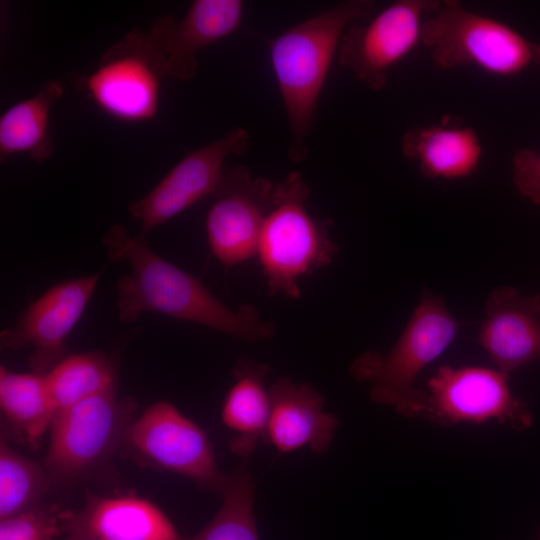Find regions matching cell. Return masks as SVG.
<instances>
[{"label":"cell","instance_id":"obj_1","mask_svg":"<svg viewBox=\"0 0 540 540\" xmlns=\"http://www.w3.org/2000/svg\"><path fill=\"white\" fill-rule=\"evenodd\" d=\"M103 244L110 260L126 261L131 267V274L122 277L116 286L118 317L122 322H134L143 312H156L245 341L274 336V324L262 319L255 307H227L197 277L160 257L145 238L131 237L121 225L109 229Z\"/></svg>","mask_w":540,"mask_h":540},{"label":"cell","instance_id":"obj_2","mask_svg":"<svg viewBox=\"0 0 540 540\" xmlns=\"http://www.w3.org/2000/svg\"><path fill=\"white\" fill-rule=\"evenodd\" d=\"M372 0H347L279 34L269 44L272 69L288 116V157L300 163L318 101L345 31L373 15Z\"/></svg>","mask_w":540,"mask_h":540},{"label":"cell","instance_id":"obj_3","mask_svg":"<svg viewBox=\"0 0 540 540\" xmlns=\"http://www.w3.org/2000/svg\"><path fill=\"white\" fill-rule=\"evenodd\" d=\"M460 327L442 297L424 288L390 351L385 355L371 350L362 353L350 365V374L369 385L373 402L393 406L402 416L417 417L422 390L414 388V383L453 342Z\"/></svg>","mask_w":540,"mask_h":540},{"label":"cell","instance_id":"obj_4","mask_svg":"<svg viewBox=\"0 0 540 540\" xmlns=\"http://www.w3.org/2000/svg\"><path fill=\"white\" fill-rule=\"evenodd\" d=\"M309 195L298 171L275 183L256 253L270 296L298 299L300 279L330 264L338 252L325 223L307 210Z\"/></svg>","mask_w":540,"mask_h":540},{"label":"cell","instance_id":"obj_5","mask_svg":"<svg viewBox=\"0 0 540 540\" xmlns=\"http://www.w3.org/2000/svg\"><path fill=\"white\" fill-rule=\"evenodd\" d=\"M422 43L433 65L441 70L471 65L494 76L513 77L534 62L532 41L457 0L441 1L425 19Z\"/></svg>","mask_w":540,"mask_h":540},{"label":"cell","instance_id":"obj_6","mask_svg":"<svg viewBox=\"0 0 540 540\" xmlns=\"http://www.w3.org/2000/svg\"><path fill=\"white\" fill-rule=\"evenodd\" d=\"M166 76L146 31L134 28L104 52L91 73L78 77L77 84L109 117L144 123L157 117Z\"/></svg>","mask_w":540,"mask_h":540},{"label":"cell","instance_id":"obj_7","mask_svg":"<svg viewBox=\"0 0 540 540\" xmlns=\"http://www.w3.org/2000/svg\"><path fill=\"white\" fill-rule=\"evenodd\" d=\"M133 410L114 387L57 413L43 466L50 481L78 478L104 462L125 442Z\"/></svg>","mask_w":540,"mask_h":540},{"label":"cell","instance_id":"obj_8","mask_svg":"<svg viewBox=\"0 0 540 540\" xmlns=\"http://www.w3.org/2000/svg\"><path fill=\"white\" fill-rule=\"evenodd\" d=\"M509 377L497 368L441 366L422 391L419 416L445 426L495 420L525 430L534 422L533 413L512 393Z\"/></svg>","mask_w":540,"mask_h":540},{"label":"cell","instance_id":"obj_9","mask_svg":"<svg viewBox=\"0 0 540 540\" xmlns=\"http://www.w3.org/2000/svg\"><path fill=\"white\" fill-rule=\"evenodd\" d=\"M440 2L397 0L351 25L339 45V64L370 89L382 90L390 71L422 42L424 21Z\"/></svg>","mask_w":540,"mask_h":540},{"label":"cell","instance_id":"obj_10","mask_svg":"<svg viewBox=\"0 0 540 540\" xmlns=\"http://www.w3.org/2000/svg\"><path fill=\"white\" fill-rule=\"evenodd\" d=\"M125 442L147 461L200 486L221 494L227 484L205 431L168 402H157L134 419Z\"/></svg>","mask_w":540,"mask_h":540},{"label":"cell","instance_id":"obj_11","mask_svg":"<svg viewBox=\"0 0 540 540\" xmlns=\"http://www.w3.org/2000/svg\"><path fill=\"white\" fill-rule=\"evenodd\" d=\"M250 135L233 128L209 144L188 152L144 197L133 202L129 214L141 224V238L206 196L213 195L224 173V162L231 154L243 153Z\"/></svg>","mask_w":540,"mask_h":540},{"label":"cell","instance_id":"obj_12","mask_svg":"<svg viewBox=\"0 0 540 540\" xmlns=\"http://www.w3.org/2000/svg\"><path fill=\"white\" fill-rule=\"evenodd\" d=\"M274 186L242 166L225 170L205 224L211 252L221 264L236 266L256 256Z\"/></svg>","mask_w":540,"mask_h":540},{"label":"cell","instance_id":"obj_13","mask_svg":"<svg viewBox=\"0 0 540 540\" xmlns=\"http://www.w3.org/2000/svg\"><path fill=\"white\" fill-rule=\"evenodd\" d=\"M98 280L96 274L67 280L48 289L29 304L12 327L1 332V349L31 346L34 349L31 368L45 375L67 356L65 340L84 313Z\"/></svg>","mask_w":540,"mask_h":540},{"label":"cell","instance_id":"obj_14","mask_svg":"<svg viewBox=\"0 0 540 540\" xmlns=\"http://www.w3.org/2000/svg\"><path fill=\"white\" fill-rule=\"evenodd\" d=\"M243 13L240 0H194L180 21L159 17L146 33L166 75L189 80L197 70V53L234 33Z\"/></svg>","mask_w":540,"mask_h":540},{"label":"cell","instance_id":"obj_15","mask_svg":"<svg viewBox=\"0 0 540 540\" xmlns=\"http://www.w3.org/2000/svg\"><path fill=\"white\" fill-rule=\"evenodd\" d=\"M478 343L496 368L509 375L540 360V294L526 296L511 286L493 290L486 301Z\"/></svg>","mask_w":540,"mask_h":540},{"label":"cell","instance_id":"obj_16","mask_svg":"<svg viewBox=\"0 0 540 540\" xmlns=\"http://www.w3.org/2000/svg\"><path fill=\"white\" fill-rule=\"evenodd\" d=\"M64 540H180L175 526L152 502L136 496L88 495L84 508L60 513Z\"/></svg>","mask_w":540,"mask_h":540},{"label":"cell","instance_id":"obj_17","mask_svg":"<svg viewBox=\"0 0 540 540\" xmlns=\"http://www.w3.org/2000/svg\"><path fill=\"white\" fill-rule=\"evenodd\" d=\"M270 416L266 441L280 453L309 446L316 454L329 448L338 420L324 412V397L310 384L281 377L269 387Z\"/></svg>","mask_w":540,"mask_h":540},{"label":"cell","instance_id":"obj_18","mask_svg":"<svg viewBox=\"0 0 540 540\" xmlns=\"http://www.w3.org/2000/svg\"><path fill=\"white\" fill-rule=\"evenodd\" d=\"M401 150L428 179L453 181L473 174L481 161L483 147L476 130L449 122L419 125L402 137Z\"/></svg>","mask_w":540,"mask_h":540},{"label":"cell","instance_id":"obj_19","mask_svg":"<svg viewBox=\"0 0 540 540\" xmlns=\"http://www.w3.org/2000/svg\"><path fill=\"white\" fill-rule=\"evenodd\" d=\"M268 372L267 364L240 359L232 371L234 382L223 402V424L235 433L229 448L244 460L260 439L266 441L270 416V393L265 386Z\"/></svg>","mask_w":540,"mask_h":540},{"label":"cell","instance_id":"obj_20","mask_svg":"<svg viewBox=\"0 0 540 540\" xmlns=\"http://www.w3.org/2000/svg\"><path fill=\"white\" fill-rule=\"evenodd\" d=\"M64 92L61 81L50 79L34 95L13 104L2 113L1 162L16 154H26L36 162L52 156L54 145L49 132L50 113Z\"/></svg>","mask_w":540,"mask_h":540},{"label":"cell","instance_id":"obj_21","mask_svg":"<svg viewBox=\"0 0 540 540\" xmlns=\"http://www.w3.org/2000/svg\"><path fill=\"white\" fill-rule=\"evenodd\" d=\"M0 409L20 441L37 448L54 418L45 376L35 372L16 373L1 366Z\"/></svg>","mask_w":540,"mask_h":540},{"label":"cell","instance_id":"obj_22","mask_svg":"<svg viewBox=\"0 0 540 540\" xmlns=\"http://www.w3.org/2000/svg\"><path fill=\"white\" fill-rule=\"evenodd\" d=\"M44 376L54 416L115 387L114 369L99 351L68 355Z\"/></svg>","mask_w":540,"mask_h":540},{"label":"cell","instance_id":"obj_23","mask_svg":"<svg viewBox=\"0 0 540 540\" xmlns=\"http://www.w3.org/2000/svg\"><path fill=\"white\" fill-rule=\"evenodd\" d=\"M222 504L210 522L192 536L180 540H259L254 516V486L244 462L229 476Z\"/></svg>","mask_w":540,"mask_h":540},{"label":"cell","instance_id":"obj_24","mask_svg":"<svg viewBox=\"0 0 540 540\" xmlns=\"http://www.w3.org/2000/svg\"><path fill=\"white\" fill-rule=\"evenodd\" d=\"M50 483L44 467L1 440L0 519L35 507Z\"/></svg>","mask_w":540,"mask_h":540},{"label":"cell","instance_id":"obj_25","mask_svg":"<svg viewBox=\"0 0 540 540\" xmlns=\"http://www.w3.org/2000/svg\"><path fill=\"white\" fill-rule=\"evenodd\" d=\"M61 532L60 513L38 506L0 522V540H53Z\"/></svg>","mask_w":540,"mask_h":540},{"label":"cell","instance_id":"obj_26","mask_svg":"<svg viewBox=\"0 0 540 540\" xmlns=\"http://www.w3.org/2000/svg\"><path fill=\"white\" fill-rule=\"evenodd\" d=\"M513 182L518 191L540 206V151L520 148L512 157Z\"/></svg>","mask_w":540,"mask_h":540},{"label":"cell","instance_id":"obj_27","mask_svg":"<svg viewBox=\"0 0 540 540\" xmlns=\"http://www.w3.org/2000/svg\"><path fill=\"white\" fill-rule=\"evenodd\" d=\"M532 49L534 54V62L540 64V43L532 42Z\"/></svg>","mask_w":540,"mask_h":540},{"label":"cell","instance_id":"obj_28","mask_svg":"<svg viewBox=\"0 0 540 540\" xmlns=\"http://www.w3.org/2000/svg\"><path fill=\"white\" fill-rule=\"evenodd\" d=\"M538 540H540V533H539V537H538Z\"/></svg>","mask_w":540,"mask_h":540}]
</instances>
